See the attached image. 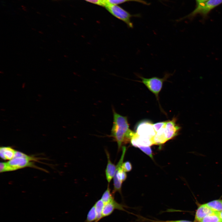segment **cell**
I'll use <instances>...</instances> for the list:
<instances>
[{
  "label": "cell",
  "instance_id": "1",
  "mask_svg": "<svg viewBox=\"0 0 222 222\" xmlns=\"http://www.w3.org/2000/svg\"><path fill=\"white\" fill-rule=\"evenodd\" d=\"M113 112V123L110 136L117 142L120 149L123 144L130 141L135 133L130 129L126 117L118 114L114 110Z\"/></svg>",
  "mask_w": 222,
  "mask_h": 222
},
{
  "label": "cell",
  "instance_id": "2",
  "mask_svg": "<svg viewBox=\"0 0 222 222\" xmlns=\"http://www.w3.org/2000/svg\"><path fill=\"white\" fill-rule=\"evenodd\" d=\"M173 74L166 72L163 77L162 78L156 76L146 78L138 74H136V75L141 80V81H138L142 83L158 98L159 93L162 88L163 83L166 81Z\"/></svg>",
  "mask_w": 222,
  "mask_h": 222
},
{
  "label": "cell",
  "instance_id": "3",
  "mask_svg": "<svg viewBox=\"0 0 222 222\" xmlns=\"http://www.w3.org/2000/svg\"><path fill=\"white\" fill-rule=\"evenodd\" d=\"M122 153L120 158L116 165V169L113 178V190L112 193L118 192L121 193L122 184L127 178L126 172L124 171L122 167L126 151L125 146L121 147Z\"/></svg>",
  "mask_w": 222,
  "mask_h": 222
},
{
  "label": "cell",
  "instance_id": "4",
  "mask_svg": "<svg viewBox=\"0 0 222 222\" xmlns=\"http://www.w3.org/2000/svg\"><path fill=\"white\" fill-rule=\"evenodd\" d=\"M105 7L112 15L125 23L129 28H134L131 18L133 17H140L139 14H131L117 5H107Z\"/></svg>",
  "mask_w": 222,
  "mask_h": 222
},
{
  "label": "cell",
  "instance_id": "5",
  "mask_svg": "<svg viewBox=\"0 0 222 222\" xmlns=\"http://www.w3.org/2000/svg\"><path fill=\"white\" fill-rule=\"evenodd\" d=\"M222 3V0H209L197 5V7L190 14L178 20L180 21L184 18H191L198 14L205 16L213 9Z\"/></svg>",
  "mask_w": 222,
  "mask_h": 222
},
{
  "label": "cell",
  "instance_id": "6",
  "mask_svg": "<svg viewBox=\"0 0 222 222\" xmlns=\"http://www.w3.org/2000/svg\"><path fill=\"white\" fill-rule=\"evenodd\" d=\"M138 135L149 138L153 139L156 134L153 124L148 121L140 122L136 128V132Z\"/></svg>",
  "mask_w": 222,
  "mask_h": 222
},
{
  "label": "cell",
  "instance_id": "7",
  "mask_svg": "<svg viewBox=\"0 0 222 222\" xmlns=\"http://www.w3.org/2000/svg\"><path fill=\"white\" fill-rule=\"evenodd\" d=\"M32 161L22 158H15L10 160L7 162L11 167L12 171L30 167L36 168V166Z\"/></svg>",
  "mask_w": 222,
  "mask_h": 222
},
{
  "label": "cell",
  "instance_id": "8",
  "mask_svg": "<svg viewBox=\"0 0 222 222\" xmlns=\"http://www.w3.org/2000/svg\"><path fill=\"white\" fill-rule=\"evenodd\" d=\"M180 129V127L176 123L175 118L166 121L164 130L167 141L176 136Z\"/></svg>",
  "mask_w": 222,
  "mask_h": 222
},
{
  "label": "cell",
  "instance_id": "9",
  "mask_svg": "<svg viewBox=\"0 0 222 222\" xmlns=\"http://www.w3.org/2000/svg\"><path fill=\"white\" fill-rule=\"evenodd\" d=\"M123 205L118 203L113 199L105 204L102 212V218L110 215L115 209L125 211Z\"/></svg>",
  "mask_w": 222,
  "mask_h": 222
},
{
  "label": "cell",
  "instance_id": "10",
  "mask_svg": "<svg viewBox=\"0 0 222 222\" xmlns=\"http://www.w3.org/2000/svg\"><path fill=\"white\" fill-rule=\"evenodd\" d=\"M130 142L133 146L137 148L140 146H150L153 145V139L139 136L135 133Z\"/></svg>",
  "mask_w": 222,
  "mask_h": 222
},
{
  "label": "cell",
  "instance_id": "11",
  "mask_svg": "<svg viewBox=\"0 0 222 222\" xmlns=\"http://www.w3.org/2000/svg\"><path fill=\"white\" fill-rule=\"evenodd\" d=\"M107 158V163L105 170L106 179L108 183H109L113 178L116 169V165L111 161L110 155L108 152L105 150Z\"/></svg>",
  "mask_w": 222,
  "mask_h": 222
},
{
  "label": "cell",
  "instance_id": "12",
  "mask_svg": "<svg viewBox=\"0 0 222 222\" xmlns=\"http://www.w3.org/2000/svg\"><path fill=\"white\" fill-rule=\"evenodd\" d=\"M214 211L209 208L206 204L200 205L197 209L195 215V220L200 221L206 216L214 212Z\"/></svg>",
  "mask_w": 222,
  "mask_h": 222
},
{
  "label": "cell",
  "instance_id": "13",
  "mask_svg": "<svg viewBox=\"0 0 222 222\" xmlns=\"http://www.w3.org/2000/svg\"><path fill=\"white\" fill-rule=\"evenodd\" d=\"M16 151L10 147H2L0 148L1 158L5 160H10L15 156Z\"/></svg>",
  "mask_w": 222,
  "mask_h": 222
},
{
  "label": "cell",
  "instance_id": "14",
  "mask_svg": "<svg viewBox=\"0 0 222 222\" xmlns=\"http://www.w3.org/2000/svg\"><path fill=\"white\" fill-rule=\"evenodd\" d=\"M164 127L157 132L153 138V145H160L167 141L164 132Z\"/></svg>",
  "mask_w": 222,
  "mask_h": 222
},
{
  "label": "cell",
  "instance_id": "15",
  "mask_svg": "<svg viewBox=\"0 0 222 222\" xmlns=\"http://www.w3.org/2000/svg\"><path fill=\"white\" fill-rule=\"evenodd\" d=\"M105 6L107 5H117L128 2H136L146 5L150 3L144 0H103Z\"/></svg>",
  "mask_w": 222,
  "mask_h": 222
},
{
  "label": "cell",
  "instance_id": "16",
  "mask_svg": "<svg viewBox=\"0 0 222 222\" xmlns=\"http://www.w3.org/2000/svg\"><path fill=\"white\" fill-rule=\"evenodd\" d=\"M104 205V203L101 199L95 203L94 205L97 214V220L95 222H98L102 218V212Z\"/></svg>",
  "mask_w": 222,
  "mask_h": 222
},
{
  "label": "cell",
  "instance_id": "17",
  "mask_svg": "<svg viewBox=\"0 0 222 222\" xmlns=\"http://www.w3.org/2000/svg\"><path fill=\"white\" fill-rule=\"evenodd\" d=\"M206 204L214 211L220 212L222 211V199L214 200Z\"/></svg>",
  "mask_w": 222,
  "mask_h": 222
},
{
  "label": "cell",
  "instance_id": "18",
  "mask_svg": "<svg viewBox=\"0 0 222 222\" xmlns=\"http://www.w3.org/2000/svg\"><path fill=\"white\" fill-rule=\"evenodd\" d=\"M219 212L214 211V212L209 215L200 221L201 222H222L219 216Z\"/></svg>",
  "mask_w": 222,
  "mask_h": 222
},
{
  "label": "cell",
  "instance_id": "19",
  "mask_svg": "<svg viewBox=\"0 0 222 222\" xmlns=\"http://www.w3.org/2000/svg\"><path fill=\"white\" fill-rule=\"evenodd\" d=\"M113 194L111 192L110 189L108 185L106 190L103 193L101 199L105 204L108 203L114 199L113 195Z\"/></svg>",
  "mask_w": 222,
  "mask_h": 222
},
{
  "label": "cell",
  "instance_id": "20",
  "mask_svg": "<svg viewBox=\"0 0 222 222\" xmlns=\"http://www.w3.org/2000/svg\"><path fill=\"white\" fill-rule=\"evenodd\" d=\"M97 220V214L95 207L93 205L88 211L85 222H95Z\"/></svg>",
  "mask_w": 222,
  "mask_h": 222
},
{
  "label": "cell",
  "instance_id": "21",
  "mask_svg": "<svg viewBox=\"0 0 222 222\" xmlns=\"http://www.w3.org/2000/svg\"><path fill=\"white\" fill-rule=\"evenodd\" d=\"M22 158L28 159L32 161H38V158H36L27 155L23 153L17 151H16L14 158Z\"/></svg>",
  "mask_w": 222,
  "mask_h": 222
},
{
  "label": "cell",
  "instance_id": "22",
  "mask_svg": "<svg viewBox=\"0 0 222 222\" xmlns=\"http://www.w3.org/2000/svg\"><path fill=\"white\" fill-rule=\"evenodd\" d=\"M144 153L153 159V155L152 150L150 146H139L138 147Z\"/></svg>",
  "mask_w": 222,
  "mask_h": 222
},
{
  "label": "cell",
  "instance_id": "23",
  "mask_svg": "<svg viewBox=\"0 0 222 222\" xmlns=\"http://www.w3.org/2000/svg\"><path fill=\"white\" fill-rule=\"evenodd\" d=\"M166 122V121H164L153 124V126L156 132L157 133L164 127L165 126Z\"/></svg>",
  "mask_w": 222,
  "mask_h": 222
},
{
  "label": "cell",
  "instance_id": "24",
  "mask_svg": "<svg viewBox=\"0 0 222 222\" xmlns=\"http://www.w3.org/2000/svg\"><path fill=\"white\" fill-rule=\"evenodd\" d=\"M122 167L123 171L125 172L130 171L132 169V166L129 161L123 162L122 165Z\"/></svg>",
  "mask_w": 222,
  "mask_h": 222
},
{
  "label": "cell",
  "instance_id": "25",
  "mask_svg": "<svg viewBox=\"0 0 222 222\" xmlns=\"http://www.w3.org/2000/svg\"><path fill=\"white\" fill-rule=\"evenodd\" d=\"M91 3L103 6H105L103 0H84Z\"/></svg>",
  "mask_w": 222,
  "mask_h": 222
},
{
  "label": "cell",
  "instance_id": "26",
  "mask_svg": "<svg viewBox=\"0 0 222 222\" xmlns=\"http://www.w3.org/2000/svg\"><path fill=\"white\" fill-rule=\"evenodd\" d=\"M155 222H195L185 220H167V221H153Z\"/></svg>",
  "mask_w": 222,
  "mask_h": 222
},
{
  "label": "cell",
  "instance_id": "27",
  "mask_svg": "<svg viewBox=\"0 0 222 222\" xmlns=\"http://www.w3.org/2000/svg\"><path fill=\"white\" fill-rule=\"evenodd\" d=\"M209 0H197L196 1L197 5H198L201 3L206 2Z\"/></svg>",
  "mask_w": 222,
  "mask_h": 222
},
{
  "label": "cell",
  "instance_id": "28",
  "mask_svg": "<svg viewBox=\"0 0 222 222\" xmlns=\"http://www.w3.org/2000/svg\"><path fill=\"white\" fill-rule=\"evenodd\" d=\"M219 216L222 221V211L219 212Z\"/></svg>",
  "mask_w": 222,
  "mask_h": 222
},
{
  "label": "cell",
  "instance_id": "29",
  "mask_svg": "<svg viewBox=\"0 0 222 222\" xmlns=\"http://www.w3.org/2000/svg\"><path fill=\"white\" fill-rule=\"evenodd\" d=\"M39 32L41 34H43V32L41 31H39Z\"/></svg>",
  "mask_w": 222,
  "mask_h": 222
},
{
  "label": "cell",
  "instance_id": "30",
  "mask_svg": "<svg viewBox=\"0 0 222 222\" xmlns=\"http://www.w3.org/2000/svg\"><path fill=\"white\" fill-rule=\"evenodd\" d=\"M0 72L1 73H3V71H0Z\"/></svg>",
  "mask_w": 222,
  "mask_h": 222
},
{
  "label": "cell",
  "instance_id": "31",
  "mask_svg": "<svg viewBox=\"0 0 222 222\" xmlns=\"http://www.w3.org/2000/svg\"><path fill=\"white\" fill-rule=\"evenodd\" d=\"M48 60L50 61H51V60H50V59H48Z\"/></svg>",
  "mask_w": 222,
  "mask_h": 222
},
{
  "label": "cell",
  "instance_id": "32",
  "mask_svg": "<svg viewBox=\"0 0 222 222\" xmlns=\"http://www.w3.org/2000/svg\"><path fill=\"white\" fill-rule=\"evenodd\" d=\"M197 1V0H196V1Z\"/></svg>",
  "mask_w": 222,
  "mask_h": 222
}]
</instances>
